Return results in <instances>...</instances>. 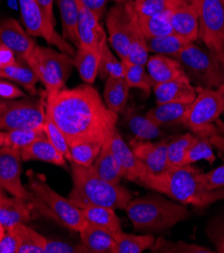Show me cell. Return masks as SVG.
Instances as JSON below:
<instances>
[{
  "label": "cell",
  "instance_id": "94428289",
  "mask_svg": "<svg viewBox=\"0 0 224 253\" xmlns=\"http://www.w3.org/2000/svg\"><path fill=\"white\" fill-rule=\"evenodd\" d=\"M5 232H6L5 227L1 224V222H0V240L2 239V237H3L4 234H5Z\"/></svg>",
  "mask_w": 224,
  "mask_h": 253
},
{
  "label": "cell",
  "instance_id": "e0dca14e",
  "mask_svg": "<svg viewBox=\"0 0 224 253\" xmlns=\"http://www.w3.org/2000/svg\"><path fill=\"white\" fill-rule=\"evenodd\" d=\"M111 148L120 166L122 178L139 184L148 170L134 154L131 146L123 140L117 129L111 137Z\"/></svg>",
  "mask_w": 224,
  "mask_h": 253
},
{
  "label": "cell",
  "instance_id": "44dd1931",
  "mask_svg": "<svg viewBox=\"0 0 224 253\" xmlns=\"http://www.w3.org/2000/svg\"><path fill=\"white\" fill-rule=\"evenodd\" d=\"M33 208V204L22 199L0 196V222L6 230L18 224H26L32 219Z\"/></svg>",
  "mask_w": 224,
  "mask_h": 253
},
{
  "label": "cell",
  "instance_id": "db71d44e",
  "mask_svg": "<svg viewBox=\"0 0 224 253\" xmlns=\"http://www.w3.org/2000/svg\"><path fill=\"white\" fill-rule=\"evenodd\" d=\"M80 1L90 10H92L99 18H101L105 12L108 0H80Z\"/></svg>",
  "mask_w": 224,
  "mask_h": 253
},
{
  "label": "cell",
  "instance_id": "11a10c76",
  "mask_svg": "<svg viewBox=\"0 0 224 253\" xmlns=\"http://www.w3.org/2000/svg\"><path fill=\"white\" fill-rule=\"evenodd\" d=\"M54 1L55 0H37L38 4L46 15V17L54 24H56V19L54 15Z\"/></svg>",
  "mask_w": 224,
  "mask_h": 253
},
{
  "label": "cell",
  "instance_id": "9f6ffc18",
  "mask_svg": "<svg viewBox=\"0 0 224 253\" xmlns=\"http://www.w3.org/2000/svg\"><path fill=\"white\" fill-rule=\"evenodd\" d=\"M219 67H220V75H221V85L224 84V58L218 59Z\"/></svg>",
  "mask_w": 224,
  "mask_h": 253
},
{
  "label": "cell",
  "instance_id": "b9f144b4",
  "mask_svg": "<svg viewBox=\"0 0 224 253\" xmlns=\"http://www.w3.org/2000/svg\"><path fill=\"white\" fill-rule=\"evenodd\" d=\"M148 47H147V42H146V39L144 38L140 27H139V21L137 23V25L135 27L133 35H132V39H131V42L129 45V49H128V56H127V61L133 63V64H136V65H142L145 66L147 60H148Z\"/></svg>",
  "mask_w": 224,
  "mask_h": 253
},
{
  "label": "cell",
  "instance_id": "680465c9",
  "mask_svg": "<svg viewBox=\"0 0 224 253\" xmlns=\"http://www.w3.org/2000/svg\"><path fill=\"white\" fill-rule=\"evenodd\" d=\"M187 4L194 5L196 7H199V3H200V0H184Z\"/></svg>",
  "mask_w": 224,
  "mask_h": 253
},
{
  "label": "cell",
  "instance_id": "1f68e13d",
  "mask_svg": "<svg viewBox=\"0 0 224 253\" xmlns=\"http://www.w3.org/2000/svg\"><path fill=\"white\" fill-rule=\"evenodd\" d=\"M18 242V253H44L46 238L26 224H18L10 229Z\"/></svg>",
  "mask_w": 224,
  "mask_h": 253
},
{
  "label": "cell",
  "instance_id": "e7e4bbea",
  "mask_svg": "<svg viewBox=\"0 0 224 253\" xmlns=\"http://www.w3.org/2000/svg\"><path fill=\"white\" fill-rule=\"evenodd\" d=\"M222 1H223V2H224V0H222Z\"/></svg>",
  "mask_w": 224,
  "mask_h": 253
},
{
  "label": "cell",
  "instance_id": "ffe728a7",
  "mask_svg": "<svg viewBox=\"0 0 224 253\" xmlns=\"http://www.w3.org/2000/svg\"><path fill=\"white\" fill-rule=\"evenodd\" d=\"M145 69L154 86L170 82L186 74L181 64L175 58L160 54L148 57Z\"/></svg>",
  "mask_w": 224,
  "mask_h": 253
},
{
  "label": "cell",
  "instance_id": "74e56055",
  "mask_svg": "<svg viewBox=\"0 0 224 253\" xmlns=\"http://www.w3.org/2000/svg\"><path fill=\"white\" fill-rule=\"evenodd\" d=\"M172 12V11H171ZM151 17H138L140 30L146 40L174 34L170 21V13Z\"/></svg>",
  "mask_w": 224,
  "mask_h": 253
},
{
  "label": "cell",
  "instance_id": "ac0fdd59",
  "mask_svg": "<svg viewBox=\"0 0 224 253\" xmlns=\"http://www.w3.org/2000/svg\"><path fill=\"white\" fill-rule=\"evenodd\" d=\"M199 89L192 84L187 74H184L170 82L154 86L153 91L157 104L170 102L191 104L197 97Z\"/></svg>",
  "mask_w": 224,
  "mask_h": 253
},
{
  "label": "cell",
  "instance_id": "9c48e42d",
  "mask_svg": "<svg viewBox=\"0 0 224 253\" xmlns=\"http://www.w3.org/2000/svg\"><path fill=\"white\" fill-rule=\"evenodd\" d=\"M45 117V103L43 99H0V130L41 127Z\"/></svg>",
  "mask_w": 224,
  "mask_h": 253
},
{
  "label": "cell",
  "instance_id": "c3c4849f",
  "mask_svg": "<svg viewBox=\"0 0 224 253\" xmlns=\"http://www.w3.org/2000/svg\"><path fill=\"white\" fill-rule=\"evenodd\" d=\"M223 164L208 171L201 173V181L207 190L214 191L224 188V157H221Z\"/></svg>",
  "mask_w": 224,
  "mask_h": 253
},
{
  "label": "cell",
  "instance_id": "7402d4cb",
  "mask_svg": "<svg viewBox=\"0 0 224 253\" xmlns=\"http://www.w3.org/2000/svg\"><path fill=\"white\" fill-rule=\"evenodd\" d=\"M89 168L102 180L115 185L120 184L123 179L122 171L111 148V138L103 143L100 153Z\"/></svg>",
  "mask_w": 224,
  "mask_h": 253
},
{
  "label": "cell",
  "instance_id": "be15d7a7",
  "mask_svg": "<svg viewBox=\"0 0 224 253\" xmlns=\"http://www.w3.org/2000/svg\"><path fill=\"white\" fill-rule=\"evenodd\" d=\"M0 196H4V193H3V189L1 188V186H0Z\"/></svg>",
  "mask_w": 224,
  "mask_h": 253
},
{
  "label": "cell",
  "instance_id": "ee69618b",
  "mask_svg": "<svg viewBox=\"0 0 224 253\" xmlns=\"http://www.w3.org/2000/svg\"><path fill=\"white\" fill-rule=\"evenodd\" d=\"M44 129L46 135V138L52 142V144L60 151L63 157L70 163H72V158L70 154V147L64 136L62 130L59 128V126L55 123L52 117L48 115L45 111V117L44 122Z\"/></svg>",
  "mask_w": 224,
  "mask_h": 253
},
{
  "label": "cell",
  "instance_id": "277c9868",
  "mask_svg": "<svg viewBox=\"0 0 224 253\" xmlns=\"http://www.w3.org/2000/svg\"><path fill=\"white\" fill-rule=\"evenodd\" d=\"M123 211L137 232H164L191 216L185 205L167 200L158 192L132 199Z\"/></svg>",
  "mask_w": 224,
  "mask_h": 253
},
{
  "label": "cell",
  "instance_id": "7c38bea8",
  "mask_svg": "<svg viewBox=\"0 0 224 253\" xmlns=\"http://www.w3.org/2000/svg\"><path fill=\"white\" fill-rule=\"evenodd\" d=\"M138 23L133 1L116 3L106 17L107 41L120 60H126L132 35Z\"/></svg>",
  "mask_w": 224,
  "mask_h": 253
},
{
  "label": "cell",
  "instance_id": "d590c367",
  "mask_svg": "<svg viewBox=\"0 0 224 253\" xmlns=\"http://www.w3.org/2000/svg\"><path fill=\"white\" fill-rule=\"evenodd\" d=\"M195 139L196 135L192 132L170 138L167 145V155L168 161L172 167L187 166V154Z\"/></svg>",
  "mask_w": 224,
  "mask_h": 253
},
{
  "label": "cell",
  "instance_id": "7dc6e473",
  "mask_svg": "<svg viewBox=\"0 0 224 253\" xmlns=\"http://www.w3.org/2000/svg\"><path fill=\"white\" fill-rule=\"evenodd\" d=\"M44 253H86V250L81 242L74 243L46 238Z\"/></svg>",
  "mask_w": 224,
  "mask_h": 253
},
{
  "label": "cell",
  "instance_id": "f546056e",
  "mask_svg": "<svg viewBox=\"0 0 224 253\" xmlns=\"http://www.w3.org/2000/svg\"><path fill=\"white\" fill-rule=\"evenodd\" d=\"M59 7L63 37L68 41L72 42L75 45L79 46L78 39V5L76 0H57Z\"/></svg>",
  "mask_w": 224,
  "mask_h": 253
},
{
  "label": "cell",
  "instance_id": "6125c7cd",
  "mask_svg": "<svg viewBox=\"0 0 224 253\" xmlns=\"http://www.w3.org/2000/svg\"><path fill=\"white\" fill-rule=\"evenodd\" d=\"M112 1L116 3H123V2H129V1H134V0H112Z\"/></svg>",
  "mask_w": 224,
  "mask_h": 253
},
{
  "label": "cell",
  "instance_id": "9a60e30c",
  "mask_svg": "<svg viewBox=\"0 0 224 253\" xmlns=\"http://www.w3.org/2000/svg\"><path fill=\"white\" fill-rule=\"evenodd\" d=\"M0 44L13 50L17 58L27 61L37 46L35 40L13 18L0 19Z\"/></svg>",
  "mask_w": 224,
  "mask_h": 253
},
{
  "label": "cell",
  "instance_id": "e575fe53",
  "mask_svg": "<svg viewBox=\"0 0 224 253\" xmlns=\"http://www.w3.org/2000/svg\"><path fill=\"white\" fill-rule=\"evenodd\" d=\"M184 3V0H134L133 6L138 17H151L171 12Z\"/></svg>",
  "mask_w": 224,
  "mask_h": 253
},
{
  "label": "cell",
  "instance_id": "3957f363",
  "mask_svg": "<svg viewBox=\"0 0 224 253\" xmlns=\"http://www.w3.org/2000/svg\"><path fill=\"white\" fill-rule=\"evenodd\" d=\"M73 188L68 199L71 203L84 209L90 206H103L124 210L134 198V193L122 187L108 183L96 175L89 167L71 163Z\"/></svg>",
  "mask_w": 224,
  "mask_h": 253
},
{
  "label": "cell",
  "instance_id": "6da1fadb",
  "mask_svg": "<svg viewBox=\"0 0 224 253\" xmlns=\"http://www.w3.org/2000/svg\"><path fill=\"white\" fill-rule=\"evenodd\" d=\"M45 111L62 130L69 146L87 141L104 143L116 130L118 114L107 108L98 91L89 84L46 94Z\"/></svg>",
  "mask_w": 224,
  "mask_h": 253
},
{
  "label": "cell",
  "instance_id": "4dcf8cb0",
  "mask_svg": "<svg viewBox=\"0 0 224 253\" xmlns=\"http://www.w3.org/2000/svg\"><path fill=\"white\" fill-rule=\"evenodd\" d=\"M82 215L87 223L100 227L111 233L121 230L120 221L114 209L103 206H90L81 209Z\"/></svg>",
  "mask_w": 224,
  "mask_h": 253
},
{
  "label": "cell",
  "instance_id": "5bb4252c",
  "mask_svg": "<svg viewBox=\"0 0 224 253\" xmlns=\"http://www.w3.org/2000/svg\"><path fill=\"white\" fill-rule=\"evenodd\" d=\"M170 138L158 142L134 138L131 141L130 146L148 172L159 174L167 171L172 167L167 155V145Z\"/></svg>",
  "mask_w": 224,
  "mask_h": 253
},
{
  "label": "cell",
  "instance_id": "2e32d148",
  "mask_svg": "<svg viewBox=\"0 0 224 253\" xmlns=\"http://www.w3.org/2000/svg\"><path fill=\"white\" fill-rule=\"evenodd\" d=\"M79 15H78V39L79 46L95 49L100 52L101 46L107 42V36L101 27L100 18L92 10L87 8L80 0H76ZM78 46V47H79Z\"/></svg>",
  "mask_w": 224,
  "mask_h": 253
},
{
  "label": "cell",
  "instance_id": "4316f807",
  "mask_svg": "<svg viewBox=\"0 0 224 253\" xmlns=\"http://www.w3.org/2000/svg\"><path fill=\"white\" fill-rule=\"evenodd\" d=\"M130 86L124 78L108 77L104 87V102L116 114L124 112L130 94Z\"/></svg>",
  "mask_w": 224,
  "mask_h": 253
},
{
  "label": "cell",
  "instance_id": "f6af8a7d",
  "mask_svg": "<svg viewBox=\"0 0 224 253\" xmlns=\"http://www.w3.org/2000/svg\"><path fill=\"white\" fill-rule=\"evenodd\" d=\"M201 160H205L210 164H213L216 157L213 154V144L209 137L196 136L194 143L189 148L186 158L187 165H193Z\"/></svg>",
  "mask_w": 224,
  "mask_h": 253
},
{
  "label": "cell",
  "instance_id": "8992f818",
  "mask_svg": "<svg viewBox=\"0 0 224 253\" xmlns=\"http://www.w3.org/2000/svg\"><path fill=\"white\" fill-rule=\"evenodd\" d=\"M26 62L37 74L46 94L65 88L75 67L72 56L39 44Z\"/></svg>",
  "mask_w": 224,
  "mask_h": 253
},
{
  "label": "cell",
  "instance_id": "91938a15",
  "mask_svg": "<svg viewBox=\"0 0 224 253\" xmlns=\"http://www.w3.org/2000/svg\"><path fill=\"white\" fill-rule=\"evenodd\" d=\"M4 138H5V131L0 130V147L4 145Z\"/></svg>",
  "mask_w": 224,
  "mask_h": 253
},
{
  "label": "cell",
  "instance_id": "d4e9b609",
  "mask_svg": "<svg viewBox=\"0 0 224 253\" xmlns=\"http://www.w3.org/2000/svg\"><path fill=\"white\" fill-rule=\"evenodd\" d=\"M0 78L19 84L31 95L37 94V84L40 81L39 77L30 65L22 59L17 58L13 65L0 70Z\"/></svg>",
  "mask_w": 224,
  "mask_h": 253
},
{
  "label": "cell",
  "instance_id": "d6986e66",
  "mask_svg": "<svg viewBox=\"0 0 224 253\" xmlns=\"http://www.w3.org/2000/svg\"><path fill=\"white\" fill-rule=\"evenodd\" d=\"M170 21L174 34L189 42L199 39V7L184 3L170 13Z\"/></svg>",
  "mask_w": 224,
  "mask_h": 253
},
{
  "label": "cell",
  "instance_id": "f5cc1de1",
  "mask_svg": "<svg viewBox=\"0 0 224 253\" xmlns=\"http://www.w3.org/2000/svg\"><path fill=\"white\" fill-rule=\"evenodd\" d=\"M216 125L219 128V132L213 134L210 136V141L213 144V147H215L221 157H224V123L220 121L219 119L216 121Z\"/></svg>",
  "mask_w": 224,
  "mask_h": 253
},
{
  "label": "cell",
  "instance_id": "d6a6232c",
  "mask_svg": "<svg viewBox=\"0 0 224 253\" xmlns=\"http://www.w3.org/2000/svg\"><path fill=\"white\" fill-rule=\"evenodd\" d=\"M115 253H141L149 249L155 242L153 235H134L123 232L122 229L113 233Z\"/></svg>",
  "mask_w": 224,
  "mask_h": 253
},
{
  "label": "cell",
  "instance_id": "f907efd6",
  "mask_svg": "<svg viewBox=\"0 0 224 253\" xmlns=\"http://www.w3.org/2000/svg\"><path fill=\"white\" fill-rule=\"evenodd\" d=\"M0 253H18L17 239L10 230H6L4 236L0 240Z\"/></svg>",
  "mask_w": 224,
  "mask_h": 253
},
{
  "label": "cell",
  "instance_id": "ba28073f",
  "mask_svg": "<svg viewBox=\"0 0 224 253\" xmlns=\"http://www.w3.org/2000/svg\"><path fill=\"white\" fill-rule=\"evenodd\" d=\"M185 73L198 88L217 89L221 85L219 62L210 50L194 42L186 45L175 57Z\"/></svg>",
  "mask_w": 224,
  "mask_h": 253
},
{
  "label": "cell",
  "instance_id": "681fc988",
  "mask_svg": "<svg viewBox=\"0 0 224 253\" xmlns=\"http://www.w3.org/2000/svg\"><path fill=\"white\" fill-rule=\"evenodd\" d=\"M22 97L26 98L27 95L20 88L10 83L8 80H3L2 78H0V99L12 100Z\"/></svg>",
  "mask_w": 224,
  "mask_h": 253
},
{
  "label": "cell",
  "instance_id": "cb8c5ba5",
  "mask_svg": "<svg viewBox=\"0 0 224 253\" xmlns=\"http://www.w3.org/2000/svg\"><path fill=\"white\" fill-rule=\"evenodd\" d=\"M23 162L40 161L58 167L67 166V160L46 137L40 138L20 150Z\"/></svg>",
  "mask_w": 224,
  "mask_h": 253
},
{
  "label": "cell",
  "instance_id": "7bdbcfd3",
  "mask_svg": "<svg viewBox=\"0 0 224 253\" xmlns=\"http://www.w3.org/2000/svg\"><path fill=\"white\" fill-rule=\"evenodd\" d=\"M103 143L100 142H81L69 146L72 163L83 167H90L100 153Z\"/></svg>",
  "mask_w": 224,
  "mask_h": 253
},
{
  "label": "cell",
  "instance_id": "f1b7e54d",
  "mask_svg": "<svg viewBox=\"0 0 224 253\" xmlns=\"http://www.w3.org/2000/svg\"><path fill=\"white\" fill-rule=\"evenodd\" d=\"M188 103H162L157 104L156 107L149 109L145 116L159 127L163 125L181 123L185 114L189 109Z\"/></svg>",
  "mask_w": 224,
  "mask_h": 253
},
{
  "label": "cell",
  "instance_id": "60d3db41",
  "mask_svg": "<svg viewBox=\"0 0 224 253\" xmlns=\"http://www.w3.org/2000/svg\"><path fill=\"white\" fill-rule=\"evenodd\" d=\"M98 75L101 79L108 77L123 78L124 67L121 60H118L111 52L108 41L103 43L100 49V62H99Z\"/></svg>",
  "mask_w": 224,
  "mask_h": 253
},
{
  "label": "cell",
  "instance_id": "816d5d0a",
  "mask_svg": "<svg viewBox=\"0 0 224 253\" xmlns=\"http://www.w3.org/2000/svg\"><path fill=\"white\" fill-rule=\"evenodd\" d=\"M17 60L16 55L9 47L0 44V70L13 65Z\"/></svg>",
  "mask_w": 224,
  "mask_h": 253
},
{
  "label": "cell",
  "instance_id": "8d00e7d4",
  "mask_svg": "<svg viewBox=\"0 0 224 253\" xmlns=\"http://www.w3.org/2000/svg\"><path fill=\"white\" fill-rule=\"evenodd\" d=\"M124 67L123 78L127 81L130 88L141 90L146 96L151 94L154 85L149 78L145 66L133 64L127 60H121Z\"/></svg>",
  "mask_w": 224,
  "mask_h": 253
},
{
  "label": "cell",
  "instance_id": "5b68a950",
  "mask_svg": "<svg viewBox=\"0 0 224 253\" xmlns=\"http://www.w3.org/2000/svg\"><path fill=\"white\" fill-rule=\"evenodd\" d=\"M28 190L33 195V206L45 215L55 219L66 228L80 232L86 225V221L82 215L81 209L73 205L69 199L62 197L54 191L46 183L45 176L37 173L33 169H29Z\"/></svg>",
  "mask_w": 224,
  "mask_h": 253
},
{
  "label": "cell",
  "instance_id": "6f0895ef",
  "mask_svg": "<svg viewBox=\"0 0 224 253\" xmlns=\"http://www.w3.org/2000/svg\"><path fill=\"white\" fill-rule=\"evenodd\" d=\"M217 91L219 92L221 98H222V101H223V107H224V84L220 85L218 88H217ZM222 115H224V108H223V113Z\"/></svg>",
  "mask_w": 224,
  "mask_h": 253
},
{
  "label": "cell",
  "instance_id": "8fae6325",
  "mask_svg": "<svg viewBox=\"0 0 224 253\" xmlns=\"http://www.w3.org/2000/svg\"><path fill=\"white\" fill-rule=\"evenodd\" d=\"M199 39L217 59L224 58V2L222 0H200Z\"/></svg>",
  "mask_w": 224,
  "mask_h": 253
},
{
  "label": "cell",
  "instance_id": "52a82bcc",
  "mask_svg": "<svg viewBox=\"0 0 224 253\" xmlns=\"http://www.w3.org/2000/svg\"><path fill=\"white\" fill-rule=\"evenodd\" d=\"M223 101L217 89L200 88L181 123L196 136L209 137L219 132L215 122L223 113Z\"/></svg>",
  "mask_w": 224,
  "mask_h": 253
},
{
  "label": "cell",
  "instance_id": "ab89813d",
  "mask_svg": "<svg viewBox=\"0 0 224 253\" xmlns=\"http://www.w3.org/2000/svg\"><path fill=\"white\" fill-rule=\"evenodd\" d=\"M152 252H159V253H213L212 249L195 244V243H188L185 241H178L174 242L167 240L165 237H158L155 239L154 244L149 248Z\"/></svg>",
  "mask_w": 224,
  "mask_h": 253
},
{
  "label": "cell",
  "instance_id": "603a6c76",
  "mask_svg": "<svg viewBox=\"0 0 224 253\" xmlns=\"http://www.w3.org/2000/svg\"><path fill=\"white\" fill-rule=\"evenodd\" d=\"M79 233L86 253H115L113 233L90 223H86Z\"/></svg>",
  "mask_w": 224,
  "mask_h": 253
},
{
  "label": "cell",
  "instance_id": "4fadbf2b",
  "mask_svg": "<svg viewBox=\"0 0 224 253\" xmlns=\"http://www.w3.org/2000/svg\"><path fill=\"white\" fill-rule=\"evenodd\" d=\"M20 151L8 146L0 147V186L12 195L32 204L33 195L21 182Z\"/></svg>",
  "mask_w": 224,
  "mask_h": 253
},
{
  "label": "cell",
  "instance_id": "bcb514c9",
  "mask_svg": "<svg viewBox=\"0 0 224 253\" xmlns=\"http://www.w3.org/2000/svg\"><path fill=\"white\" fill-rule=\"evenodd\" d=\"M206 234L215 247V252L224 253V214L212 218L206 227Z\"/></svg>",
  "mask_w": 224,
  "mask_h": 253
},
{
  "label": "cell",
  "instance_id": "83f0119b",
  "mask_svg": "<svg viewBox=\"0 0 224 253\" xmlns=\"http://www.w3.org/2000/svg\"><path fill=\"white\" fill-rule=\"evenodd\" d=\"M100 52L79 46L74 57V66L77 69L80 78L85 84L92 85L99 72Z\"/></svg>",
  "mask_w": 224,
  "mask_h": 253
},
{
  "label": "cell",
  "instance_id": "30bf717a",
  "mask_svg": "<svg viewBox=\"0 0 224 253\" xmlns=\"http://www.w3.org/2000/svg\"><path fill=\"white\" fill-rule=\"evenodd\" d=\"M18 4L24 29L30 36L42 38L61 52L75 57L76 50L63 36L58 34L55 24L46 17L37 0H18Z\"/></svg>",
  "mask_w": 224,
  "mask_h": 253
},
{
  "label": "cell",
  "instance_id": "836d02e7",
  "mask_svg": "<svg viewBox=\"0 0 224 253\" xmlns=\"http://www.w3.org/2000/svg\"><path fill=\"white\" fill-rule=\"evenodd\" d=\"M149 52L175 58L181 50L188 45L189 42L176 34L146 40Z\"/></svg>",
  "mask_w": 224,
  "mask_h": 253
},
{
  "label": "cell",
  "instance_id": "f35d334b",
  "mask_svg": "<svg viewBox=\"0 0 224 253\" xmlns=\"http://www.w3.org/2000/svg\"><path fill=\"white\" fill-rule=\"evenodd\" d=\"M46 137L44 125L36 128H20L5 131L4 145L17 150H21L24 147L29 146L40 138Z\"/></svg>",
  "mask_w": 224,
  "mask_h": 253
},
{
  "label": "cell",
  "instance_id": "7a4b0ae2",
  "mask_svg": "<svg viewBox=\"0 0 224 253\" xmlns=\"http://www.w3.org/2000/svg\"><path fill=\"white\" fill-rule=\"evenodd\" d=\"M202 171L192 165L171 167L159 174L148 172L139 185L167 195L172 200L183 205H192L204 209L218 201L224 200V188L207 190L201 181Z\"/></svg>",
  "mask_w": 224,
  "mask_h": 253
},
{
  "label": "cell",
  "instance_id": "484cf974",
  "mask_svg": "<svg viewBox=\"0 0 224 253\" xmlns=\"http://www.w3.org/2000/svg\"><path fill=\"white\" fill-rule=\"evenodd\" d=\"M124 122L130 130L134 133V138L140 140H154L164 135L159 126L154 124L145 115H141L137 110L130 108L126 112Z\"/></svg>",
  "mask_w": 224,
  "mask_h": 253
}]
</instances>
